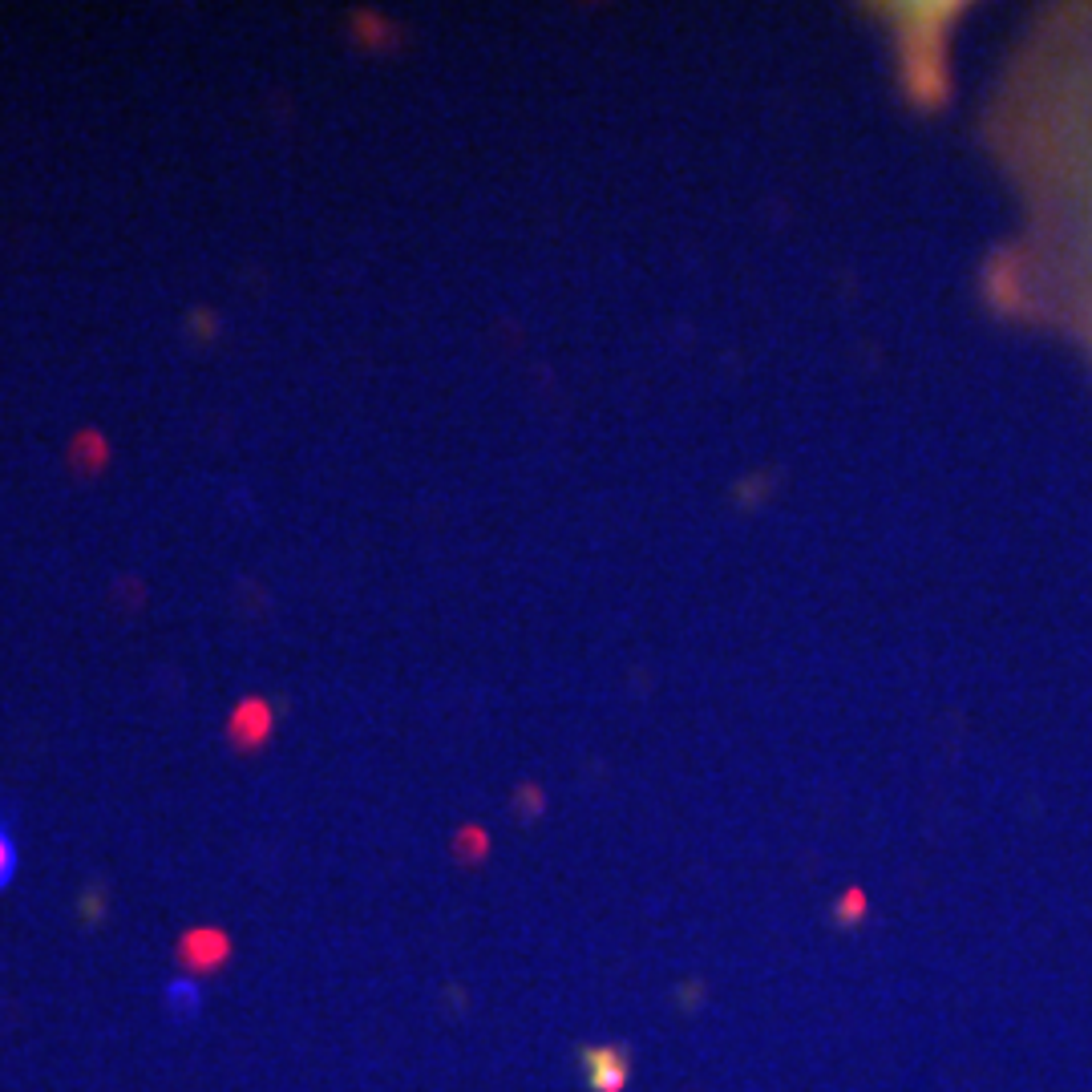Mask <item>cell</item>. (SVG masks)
<instances>
[{
	"label": "cell",
	"mask_w": 1092,
	"mask_h": 1092,
	"mask_svg": "<svg viewBox=\"0 0 1092 1092\" xmlns=\"http://www.w3.org/2000/svg\"><path fill=\"white\" fill-rule=\"evenodd\" d=\"M162 1004L174 1020H198L203 1016V1004H207V991L195 975H174V979H166V987H162Z\"/></svg>",
	"instance_id": "cell-1"
},
{
	"label": "cell",
	"mask_w": 1092,
	"mask_h": 1092,
	"mask_svg": "<svg viewBox=\"0 0 1092 1092\" xmlns=\"http://www.w3.org/2000/svg\"><path fill=\"white\" fill-rule=\"evenodd\" d=\"M17 874H20V842H17V830H13V821H8V813L0 809V895L17 882Z\"/></svg>",
	"instance_id": "cell-2"
}]
</instances>
